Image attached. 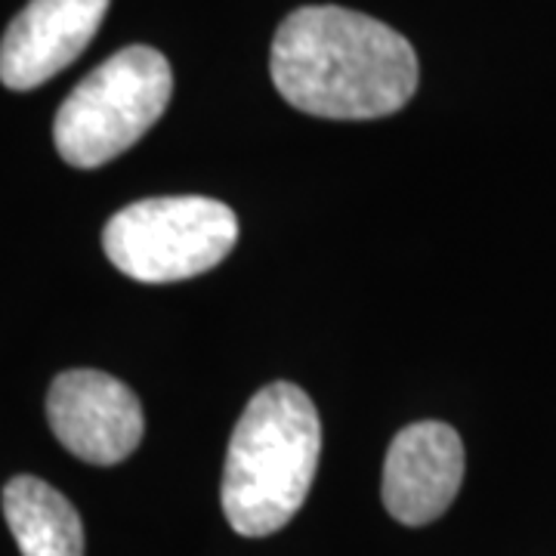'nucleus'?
<instances>
[{
    "mask_svg": "<svg viewBox=\"0 0 556 556\" xmlns=\"http://www.w3.org/2000/svg\"><path fill=\"white\" fill-rule=\"evenodd\" d=\"M321 457V424L298 383L278 380L248 402L229 439L223 514L244 538H266L298 517Z\"/></svg>",
    "mask_w": 556,
    "mask_h": 556,
    "instance_id": "nucleus-2",
    "label": "nucleus"
},
{
    "mask_svg": "<svg viewBox=\"0 0 556 556\" xmlns=\"http://www.w3.org/2000/svg\"><path fill=\"white\" fill-rule=\"evenodd\" d=\"M417 53L390 25L343 7H303L273 40V80L294 109L334 121L399 112L417 90Z\"/></svg>",
    "mask_w": 556,
    "mask_h": 556,
    "instance_id": "nucleus-1",
    "label": "nucleus"
},
{
    "mask_svg": "<svg viewBox=\"0 0 556 556\" xmlns=\"http://www.w3.org/2000/svg\"><path fill=\"white\" fill-rule=\"evenodd\" d=\"M3 517L22 556H84L78 510L43 479H10L3 485Z\"/></svg>",
    "mask_w": 556,
    "mask_h": 556,
    "instance_id": "nucleus-8",
    "label": "nucleus"
},
{
    "mask_svg": "<svg viewBox=\"0 0 556 556\" xmlns=\"http://www.w3.org/2000/svg\"><path fill=\"white\" fill-rule=\"evenodd\" d=\"M236 239L239 219L223 201L167 195L118 211L105 223L102 248L124 276L167 285L214 269L229 257Z\"/></svg>",
    "mask_w": 556,
    "mask_h": 556,
    "instance_id": "nucleus-4",
    "label": "nucleus"
},
{
    "mask_svg": "<svg viewBox=\"0 0 556 556\" xmlns=\"http://www.w3.org/2000/svg\"><path fill=\"white\" fill-rule=\"evenodd\" d=\"M109 0H31L0 40V80L35 90L78 60L97 38Z\"/></svg>",
    "mask_w": 556,
    "mask_h": 556,
    "instance_id": "nucleus-7",
    "label": "nucleus"
},
{
    "mask_svg": "<svg viewBox=\"0 0 556 556\" xmlns=\"http://www.w3.org/2000/svg\"><path fill=\"white\" fill-rule=\"evenodd\" d=\"M47 420L72 455L97 467H112L134 455L146 433L137 393L93 368H75L53 380Z\"/></svg>",
    "mask_w": 556,
    "mask_h": 556,
    "instance_id": "nucleus-5",
    "label": "nucleus"
},
{
    "mask_svg": "<svg viewBox=\"0 0 556 556\" xmlns=\"http://www.w3.org/2000/svg\"><path fill=\"white\" fill-rule=\"evenodd\" d=\"M464 445L448 424L420 420L390 442L383 460V507L402 526L439 519L460 492Z\"/></svg>",
    "mask_w": 556,
    "mask_h": 556,
    "instance_id": "nucleus-6",
    "label": "nucleus"
},
{
    "mask_svg": "<svg viewBox=\"0 0 556 556\" xmlns=\"http://www.w3.org/2000/svg\"><path fill=\"white\" fill-rule=\"evenodd\" d=\"M174 93L170 62L152 47H127L90 72L62 102L53 139L62 161L90 170L127 152L164 115Z\"/></svg>",
    "mask_w": 556,
    "mask_h": 556,
    "instance_id": "nucleus-3",
    "label": "nucleus"
}]
</instances>
